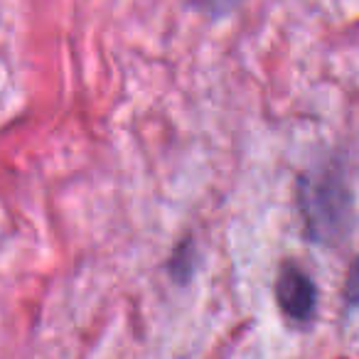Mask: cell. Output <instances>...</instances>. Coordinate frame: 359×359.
I'll return each mask as SVG.
<instances>
[{"label":"cell","instance_id":"obj_2","mask_svg":"<svg viewBox=\"0 0 359 359\" xmlns=\"http://www.w3.org/2000/svg\"><path fill=\"white\" fill-rule=\"evenodd\" d=\"M276 300L295 323H308L318 308V285L298 264L285 261L276 278Z\"/></svg>","mask_w":359,"mask_h":359},{"label":"cell","instance_id":"obj_3","mask_svg":"<svg viewBox=\"0 0 359 359\" xmlns=\"http://www.w3.org/2000/svg\"><path fill=\"white\" fill-rule=\"evenodd\" d=\"M195 269H197L195 241L192 239L180 241V244L175 246L172 256H170V264H168L170 276H172L175 283H190L192 276H195Z\"/></svg>","mask_w":359,"mask_h":359},{"label":"cell","instance_id":"obj_1","mask_svg":"<svg viewBox=\"0 0 359 359\" xmlns=\"http://www.w3.org/2000/svg\"><path fill=\"white\" fill-rule=\"evenodd\" d=\"M298 202L310 241L334 244L344 239L352 226L354 195L337 163L303 175L298 182Z\"/></svg>","mask_w":359,"mask_h":359},{"label":"cell","instance_id":"obj_4","mask_svg":"<svg viewBox=\"0 0 359 359\" xmlns=\"http://www.w3.org/2000/svg\"><path fill=\"white\" fill-rule=\"evenodd\" d=\"M344 305L347 310H359V256L352 261L344 278Z\"/></svg>","mask_w":359,"mask_h":359}]
</instances>
